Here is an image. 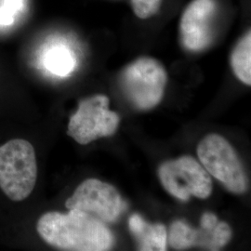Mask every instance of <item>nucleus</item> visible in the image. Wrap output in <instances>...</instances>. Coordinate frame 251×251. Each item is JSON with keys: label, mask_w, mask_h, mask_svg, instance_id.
Segmentation results:
<instances>
[{"label": "nucleus", "mask_w": 251, "mask_h": 251, "mask_svg": "<svg viewBox=\"0 0 251 251\" xmlns=\"http://www.w3.org/2000/svg\"><path fill=\"white\" fill-rule=\"evenodd\" d=\"M67 214L50 211L36 224L39 236L62 251H103L114 245V235L104 223L87 212L69 209Z\"/></svg>", "instance_id": "f257e3e1"}, {"label": "nucleus", "mask_w": 251, "mask_h": 251, "mask_svg": "<svg viewBox=\"0 0 251 251\" xmlns=\"http://www.w3.org/2000/svg\"><path fill=\"white\" fill-rule=\"evenodd\" d=\"M37 179L36 151L23 139H13L0 146V189L14 202L26 199Z\"/></svg>", "instance_id": "f03ea898"}, {"label": "nucleus", "mask_w": 251, "mask_h": 251, "mask_svg": "<svg viewBox=\"0 0 251 251\" xmlns=\"http://www.w3.org/2000/svg\"><path fill=\"white\" fill-rule=\"evenodd\" d=\"M167 80L164 66L151 57H142L129 63L120 76L126 97L140 110L152 109L161 101Z\"/></svg>", "instance_id": "7ed1b4c3"}, {"label": "nucleus", "mask_w": 251, "mask_h": 251, "mask_svg": "<svg viewBox=\"0 0 251 251\" xmlns=\"http://www.w3.org/2000/svg\"><path fill=\"white\" fill-rule=\"evenodd\" d=\"M200 162L208 174L220 180L234 194L248 189V178L242 164L232 145L217 134L207 135L198 147Z\"/></svg>", "instance_id": "20e7f679"}, {"label": "nucleus", "mask_w": 251, "mask_h": 251, "mask_svg": "<svg viewBox=\"0 0 251 251\" xmlns=\"http://www.w3.org/2000/svg\"><path fill=\"white\" fill-rule=\"evenodd\" d=\"M119 122L117 113L109 110L107 96L98 94L81 100L76 112L70 117L67 134L76 143L86 145L114 134Z\"/></svg>", "instance_id": "39448f33"}, {"label": "nucleus", "mask_w": 251, "mask_h": 251, "mask_svg": "<svg viewBox=\"0 0 251 251\" xmlns=\"http://www.w3.org/2000/svg\"><path fill=\"white\" fill-rule=\"evenodd\" d=\"M158 176L165 190L182 201H187L191 197L205 199L212 192L209 174L192 156L185 155L163 163Z\"/></svg>", "instance_id": "423d86ee"}, {"label": "nucleus", "mask_w": 251, "mask_h": 251, "mask_svg": "<svg viewBox=\"0 0 251 251\" xmlns=\"http://www.w3.org/2000/svg\"><path fill=\"white\" fill-rule=\"evenodd\" d=\"M65 206L87 212L104 224H112L125 212L127 205L111 184L88 179L81 182L72 197L66 200Z\"/></svg>", "instance_id": "0eeeda50"}, {"label": "nucleus", "mask_w": 251, "mask_h": 251, "mask_svg": "<svg viewBox=\"0 0 251 251\" xmlns=\"http://www.w3.org/2000/svg\"><path fill=\"white\" fill-rule=\"evenodd\" d=\"M231 237L230 226L224 222H219L213 213L206 212L201 218L199 229H193L183 221L174 222L170 229L169 241L175 250L201 247L218 251L225 247Z\"/></svg>", "instance_id": "6e6552de"}, {"label": "nucleus", "mask_w": 251, "mask_h": 251, "mask_svg": "<svg viewBox=\"0 0 251 251\" xmlns=\"http://www.w3.org/2000/svg\"><path fill=\"white\" fill-rule=\"evenodd\" d=\"M218 12L216 0H193L179 20V38L190 51L199 52L211 44Z\"/></svg>", "instance_id": "1a4fd4ad"}, {"label": "nucleus", "mask_w": 251, "mask_h": 251, "mask_svg": "<svg viewBox=\"0 0 251 251\" xmlns=\"http://www.w3.org/2000/svg\"><path fill=\"white\" fill-rule=\"evenodd\" d=\"M128 228L134 235L139 250L144 251H164L167 250L168 233L161 224H149L142 216L133 214L129 218Z\"/></svg>", "instance_id": "9d476101"}, {"label": "nucleus", "mask_w": 251, "mask_h": 251, "mask_svg": "<svg viewBox=\"0 0 251 251\" xmlns=\"http://www.w3.org/2000/svg\"><path fill=\"white\" fill-rule=\"evenodd\" d=\"M234 75L244 84H251V33L249 31L234 47L231 56Z\"/></svg>", "instance_id": "9b49d317"}, {"label": "nucleus", "mask_w": 251, "mask_h": 251, "mask_svg": "<svg viewBox=\"0 0 251 251\" xmlns=\"http://www.w3.org/2000/svg\"><path fill=\"white\" fill-rule=\"evenodd\" d=\"M45 65L54 75L64 76L74 70L75 60L67 49L54 47L46 54Z\"/></svg>", "instance_id": "f8f14e48"}, {"label": "nucleus", "mask_w": 251, "mask_h": 251, "mask_svg": "<svg viewBox=\"0 0 251 251\" xmlns=\"http://www.w3.org/2000/svg\"><path fill=\"white\" fill-rule=\"evenodd\" d=\"M162 2L163 0H130L135 15L142 20L153 17L161 8Z\"/></svg>", "instance_id": "ddd939ff"}]
</instances>
